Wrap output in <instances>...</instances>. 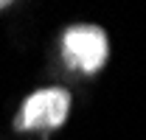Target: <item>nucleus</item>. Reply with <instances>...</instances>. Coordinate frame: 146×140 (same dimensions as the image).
Instances as JSON below:
<instances>
[{
	"label": "nucleus",
	"instance_id": "obj_1",
	"mask_svg": "<svg viewBox=\"0 0 146 140\" xmlns=\"http://www.w3.org/2000/svg\"><path fill=\"white\" fill-rule=\"evenodd\" d=\"M65 56L70 67L96 73L107 62V36L98 25H76L65 31Z\"/></svg>",
	"mask_w": 146,
	"mask_h": 140
},
{
	"label": "nucleus",
	"instance_id": "obj_2",
	"mask_svg": "<svg viewBox=\"0 0 146 140\" xmlns=\"http://www.w3.org/2000/svg\"><path fill=\"white\" fill-rule=\"evenodd\" d=\"M70 95L59 87H48L34 92L17 115V129H51L68 118Z\"/></svg>",
	"mask_w": 146,
	"mask_h": 140
},
{
	"label": "nucleus",
	"instance_id": "obj_3",
	"mask_svg": "<svg viewBox=\"0 0 146 140\" xmlns=\"http://www.w3.org/2000/svg\"><path fill=\"white\" fill-rule=\"evenodd\" d=\"M6 6H9V3H6V0H0V9H6Z\"/></svg>",
	"mask_w": 146,
	"mask_h": 140
}]
</instances>
